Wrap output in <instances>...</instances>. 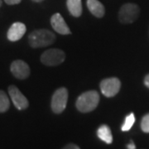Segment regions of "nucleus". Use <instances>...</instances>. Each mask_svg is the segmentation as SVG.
<instances>
[{
	"label": "nucleus",
	"mask_w": 149,
	"mask_h": 149,
	"mask_svg": "<svg viewBox=\"0 0 149 149\" xmlns=\"http://www.w3.org/2000/svg\"><path fill=\"white\" fill-rule=\"evenodd\" d=\"M56 35L48 29H37L28 35V43L32 48H39L52 45Z\"/></svg>",
	"instance_id": "1"
},
{
	"label": "nucleus",
	"mask_w": 149,
	"mask_h": 149,
	"mask_svg": "<svg viewBox=\"0 0 149 149\" xmlns=\"http://www.w3.org/2000/svg\"><path fill=\"white\" fill-rule=\"evenodd\" d=\"M100 103V95L96 91H89L80 95L75 103L76 109L81 113H90L95 110Z\"/></svg>",
	"instance_id": "2"
},
{
	"label": "nucleus",
	"mask_w": 149,
	"mask_h": 149,
	"mask_svg": "<svg viewBox=\"0 0 149 149\" xmlns=\"http://www.w3.org/2000/svg\"><path fill=\"white\" fill-rule=\"evenodd\" d=\"M68 100V91L65 87H61L54 92L52 97L51 108L53 113L60 114L66 108Z\"/></svg>",
	"instance_id": "3"
},
{
	"label": "nucleus",
	"mask_w": 149,
	"mask_h": 149,
	"mask_svg": "<svg viewBox=\"0 0 149 149\" xmlns=\"http://www.w3.org/2000/svg\"><path fill=\"white\" fill-rule=\"evenodd\" d=\"M65 60V53L61 49L52 48L44 52L41 56V61L47 66H56L63 63Z\"/></svg>",
	"instance_id": "4"
},
{
	"label": "nucleus",
	"mask_w": 149,
	"mask_h": 149,
	"mask_svg": "<svg viewBox=\"0 0 149 149\" xmlns=\"http://www.w3.org/2000/svg\"><path fill=\"white\" fill-rule=\"evenodd\" d=\"M140 9L135 3H125L118 12V20L121 23L128 24L135 22L139 17Z\"/></svg>",
	"instance_id": "5"
},
{
	"label": "nucleus",
	"mask_w": 149,
	"mask_h": 149,
	"mask_svg": "<svg viewBox=\"0 0 149 149\" xmlns=\"http://www.w3.org/2000/svg\"><path fill=\"white\" fill-rule=\"evenodd\" d=\"M100 87L104 95L108 98H112L116 95L120 91L121 82L119 79L116 77L106 78L101 80Z\"/></svg>",
	"instance_id": "6"
},
{
	"label": "nucleus",
	"mask_w": 149,
	"mask_h": 149,
	"mask_svg": "<svg viewBox=\"0 0 149 149\" xmlns=\"http://www.w3.org/2000/svg\"><path fill=\"white\" fill-rule=\"evenodd\" d=\"M8 94L14 106L18 110H24L29 106V102L21 91L15 85H10L8 87Z\"/></svg>",
	"instance_id": "7"
},
{
	"label": "nucleus",
	"mask_w": 149,
	"mask_h": 149,
	"mask_svg": "<svg viewBox=\"0 0 149 149\" xmlns=\"http://www.w3.org/2000/svg\"><path fill=\"white\" fill-rule=\"evenodd\" d=\"M11 73L13 74L17 79L25 80L30 75L31 70L29 65L22 60H16L12 62L10 66Z\"/></svg>",
	"instance_id": "8"
},
{
	"label": "nucleus",
	"mask_w": 149,
	"mask_h": 149,
	"mask_svg": "<svg viewBox=\"0 0 149 149\" xmlns=\"http://www.w3.org/2000/svg\"><path fill=\"white\" fill-rule=\"evenodd\" d=\"M51 24L54 30L61 35H69L71 33V31L67 26L63 17L59 13H56L52 16Z\"/></svg>",
	"instance_id": "9"
},
{
	"label": "nucleus",
	"mask_w": 149,
	"mask_h": 149,
	"mask_svg": "<svg viewBox=\"0 0 149 149\" xmlns=\"http://www.w3.org/2000/svg\"><path fill=\"white\" fill-rule=\"evenodd\" d=\"M26 31V25L22 22H17L11 25L7 33V37L10 42H17L24 36Z\"/></svg>",
	"instance_id": "10"
},
{
	"label": "nucleus",
	"mask_w": 149,
	"mask_h": 149,
	"mask_svg": "<svg viewBox=\"0 0 149 149\" xmlns=\"http://www.w3.org/2000/svg\"><path fill=\"white\" fill-rule=\"evenodd\" d=\"M87 8L96 17H103L105 13V8L99 0H87Z\"/></svg>",
	"instance_id": "11"
},
{
	"label": "nucleus",
	"mask_w": 149,
	"mask_h": 149,
	"mask_svg": "<svg viewBox=\"0 0 149 149\" xmlns=\"http://www.w3.org/2000/svg\"><path fill=\"white\" fill-rule=\"evenodd\" d=\"M66 7L69 13L74 17H79L82 14L81 0H66Z\"/></svg>",
	"instance_id": "12"
},
{
	"label": "nucleus",
	"mask_w": 149,
	"mask_h": 149,
	"mask_svg": "<svg viewBox=\"0 0 149 149\" xmlns=\"http://www.w3.org/2000/svg\"><path fill=\"white\" fill-rule=\"evenodd\" d=\"M97 136L100 140L106 143L107 144H111L113 143V135H112L111 129L106 124H103L98 128Z\"/></svg>",
	"instance_id": "13"
},
{
	"label": "nucleus",
	"mask_w": 149,
	"mask_h": 149,
	"mask_svg": "<svg viewBox=\"0 0 149 149\" xmlns=\"http://www.w3.org/2000/svg\"><path fill=\"white\" fill-rule=\"evenodd\" d=\"M10 107L9 99L3 91H0V113H5Z\"/></svg>",
	"instance_id": "14"
},
{
	"label": "nucleus",
	"mask_w": 149,
	"mask_h": 149,
	"mask_svg": "<svg viewBox=\"0 0 149 149\" xmlns=\"http://www.w3.org/2000/svg\"><path fill=\"white\" fill-rule=\"evenodd\" d=\"M135 123V116H134V113H130L127 117L125 118V120L124 123H123L122 127H121V130L123 132H127L129 131L133 125Z\"/></svg>",
	"instance_id": "15"
},
{
	"label": "nucleus",
	"mask_w": 149,
	"mask_h": 149,
	"mask_svg": "<svg viewBox=\"0 0 149 149\" xmlns=\"http://www.w3.org/2000/svg\"><path fill=\"white\" fill-rule=\"evenodd\" d=\"M141 128H142L143 132H144V133H149V113H147L146 115H144L143 118H142Z\"/></svg>",
	"instance_id": "16"
},
{
	"label": "nucleus",
	"mask_w": 149,
	"mask_h": 149,
	"mask_svg": "<svg viewBox=\"0 0 149 149\" xmlns=\"http://www.w3.org/2000/svg\"><path fill=\"white\" fill-rule=\"evenodd\" d=\"M22 0H4L7 4L8 5H15V4H18L21 3Z\"/></svg>",
	"instance_id": "17"
},
{
	"label": "nucleus",
	"mask_w": 149,
	"mask_h": 149,
	"mask_svg": "<svg viewBox=\"0 0 149 149\" xmlns=\"http://www.w3.org/2000/svg\"><path fill=\"white\" fill-rule=\"evenodd\" d=\"M65 149H80V147L78 145L74 143H69L65 145L64 147Z\"/></svg>",
	"instance_id": "18"
},
{
	"label": "nucleus",
	"mask_w": 149,
	"mask_h": 149,
	"mask_svg": "<svg viewBox=\"0 0 149 149\" xmlns=\"http://www.w3.org/2000/svg\"><path fill=\"white\" fill-rule=\"evenodd\" d=\"M144 85L149 89V74H147L144 78Z\"/></svg>",
	"instance_id": "19"
},
{
	"label": "nucleus",
	"mask_w": 149,
	"mask_h": 149,
	"mask_svg": "<svg viewBox=\"0 0 149 149\" xmlns=\"http://www.w3.org/2000/svg\"><path fill=\"white\" fill-rule=\"evenodd\" d=\"M127 148H128V149H135L136 148V146H135V144L133 143V141H131V142H130V143L127 145Z\"/></svg>",
	"instance_id": "20"
},
{
	"label": "nucleus",
	"mask_w": 149,
	"mask_h": 149,
	"mask_svg": "<svg viewBox=\"0 0 149 149\" xmlns=\"http://www.w3.org/2000/svg\"><path fill=\"white\" fill-rule=\"evenodd\" d=\"M32 2H35V3H41V2H42L44 0H32Z\"/></svg>",
	"instance_id": "21"
},
{
	"label": "nucleus",
	"mask_w": 149,
	"mask_h": 149,
	"mask_svg": "<svg viewBox=\"0 0 149 149\" xmlns=\"http://www.w3.org/2000/svg\"><path fill=\"white\" fill-rule=\"evenodd\" d=\"M2 4H3V0H0V7L2 6Z\"/></svg>",
	"instance_id": "22"
}]
</instances>
